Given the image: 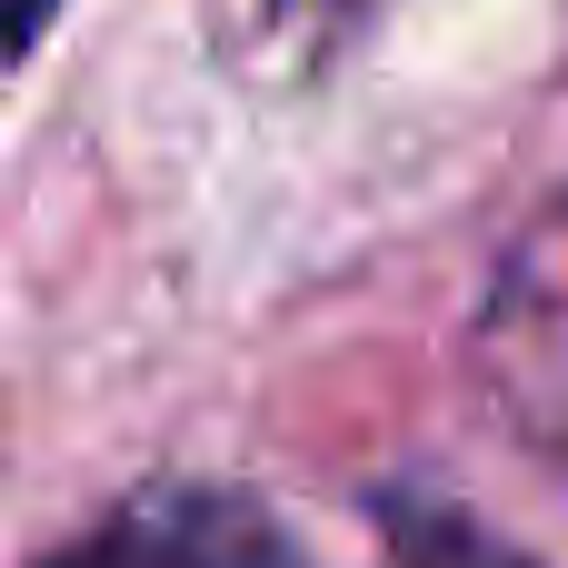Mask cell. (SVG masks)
I'll list each match as a JSON object with an SVG mask.
<instances>
[{
  "instance_id": "cell-1",
  "label": "cell",
  "mask_w": 568,
  "mask_h": 568,
  "mask_svg": "<svg viewBox=\"0 0 568 568\" xmlns=\"http://www.w3.org/2000/svg\"><path fill=\"white\" fill-rule=\"evenodd\" d=\"M50 568H290V549H280V529L250 499L180 489V499L120 509L100 539H80L70 559H50Z\"/></svg>"
},
{
  "instance_id": "cell-2",
  "label": "cell",
  "mask_w": 568,
  "mask_h": 568,
  "mask_svg": "<svg viewBox=\"0 0 568 568\" xmlns=\"http://www.w3.org/2000/svg\"><path fill=\"white\" fill-rule=\"evenodd\" d=\"M50 10H60V0H0V60H10V50H30Z\"/></svg>"
}]
</instances>
